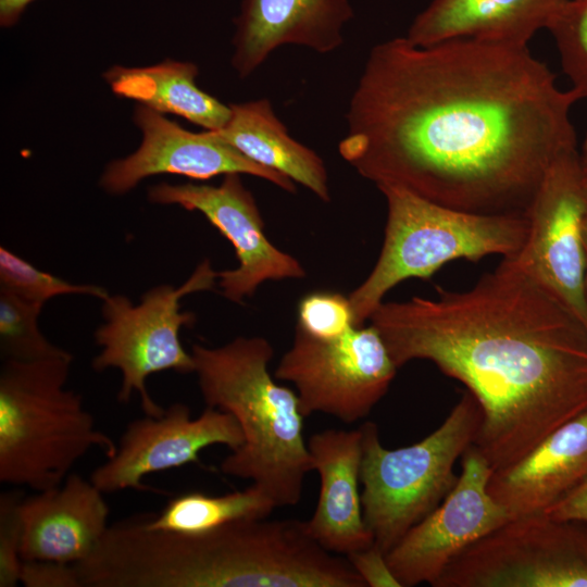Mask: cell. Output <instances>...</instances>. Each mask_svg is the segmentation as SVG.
<instances>
[{
  "instance_id": "1",
  "label": "cell",
  "mask_w": 587,
  "mask_h": 587,
  "mask_svg": "<svg viewBox=\"0 0 587 587\" xmlns=\"http://www.w3.org/2000/svg\"><path fill=\"white\" fill-rule=\"evenodd\" d=\"M578 100L528 46L395 37L370 50L338 151L376 187L469 213L526 214L549 166L577 149Z\"/></svg>"
},
{
  "instance_id": "2",
  "label": "cell",
  "mask_w": 587,
  "mask_h": 587,
  "mask_svg": "<svg viewBox=\"0 0 587 587\" xmlns=\"http://www.w3.org/2000/svg\"><path fill=\"white\" fill-rule=\"evenodd\" d=\"M369 320L398 369L426 360L466 387L492 471L587 410V327L509 259L466 290L383 301Z\"/></svg>"
},
{
  "instance_id": "3",
  "label": "cell",
  "mask_w": 587,
  "mask_h": 587,
  "mask_svg": "<svg viewBox=\"0 0 587 587\" xmlns=\"http://www.w3.org/2000/svg\"><path fill=\"white\" fill-rule=\"evenodd\" d=\"M95 587H367L305 521L246 519L195 533L116 522L86 562Z\"/></svg>"
},
{
  "instance_id": "4",
  "label": "cell",
  "mask_w": 587,
  "mask_h": 587,
  "mask_svg": "<svg viewBox=\"0 0 587 587\" xmlns=\"http://www.w3.org/2000/svg\"><path fill=\"white\" fill-rule=\"evenodd\" d=\"M205 407L230 413L243 444L221 471L262 488L276 508L298 504L313 471L297 392L268 371L274 350L260 336H239L220 347L193 344L190 351Z\"/></svg>"
},
{
  "instance_id": "5",
  "label": "cell",
  "mask_w": 587,
  "mask_h": 587,
  "mask_svg": "<svg viewBox=\"0 0 587 587\" xmlns=\"http://www.w3.org/2000/svg\"><path fill=\"white\" fill-rule=\"evenodd\" d=\"M73 357L3 360L0 369V482L41 491L60 486L91 448L117 445L96 428L83 397L65 385Z\"/></svg>"
},
{
  "instance_id": "6",
  "label": "cell",
  "mask_w": 587,
  "mask_h": 587,
  "mask_svg": "<svg viewBox=\"0 0 587 587\" xmlns=\"http://www.w3.org/2000/svg\"><path fill=\"white\" fill-rule=\"evenodd\" d=\"M387 204L385 237L367 277L348 296L363 326L385 295L409 278H429L454 260L515 255L525 242V214L485 215L444 207L395 186H379Z\"/></svg>"
},
{
  "instance_id": "7",
  "label": "cell",
  "mask_w": 587,
  "mask_h": 587,
  "mask_svg": "<svg viewBox=\"0 0 587 587\" xmlns=\"http://www.w3.org/2000/svg\"><path fill=\"white\" fill-rule=\"evenodd\" d=\"M480 422V408L466 391L437 429L407 447L387 449L375 423L360 426L363 517L384 553L454 487L459 478L454 464L474 444Z\"/></svg>"
},
{
  "instance_id": "8",
  "label": "cell",
  "mask_w": 587,
  "mask_h": 587,
  "mask_svg": "<svg viewBox=\"0 0 587 587\" xmlns=\"http://www.w3.org/2000/svg\"><path fill=\"white\" fill-rule=\"evenodd\" d=\"M217 277L218 272L204 259L179 287L158 285L146 291L137 304L123 295H109L102 300L104 322L95 332L101 350L91 366L97 372L120 370L118 402L127 403L136 392L145 415L163 414L165 409L148 392L147 378L163 371L195 372L192 355L182 345L179 332L183 326L193 325L196 315L182 311L180 299L212 290Z\"/></svg>"
},
{
  "instance_id": "9",
  "label": "cell",
  "mask_w": 587,
  "mask_h": 587,
  "mask_svg": "<svg viewBox=\"0 0 587 587\" xmlns=\"http://www.w3.org/2000/svg\"><path fill=\"white\" fill-rule=\"evenodd\" d=\"M397 370L372 324L330 340L314 338L297 326L274 377L294 384L304 417L320 412L350 424L371 413Z\"/></svg>"
},
{
  "instance_id": "10",
  "label": "cell",
  "mask_w": 587,
  "mask_h": 587,
  "mask_svg": "<svg viewBox=\"0 0 587 587\" xmlns=\"http://www.w3.org/2000/svg\"><path fill=\"white\" fill-rule=\"evenodd\" d=\"M525 215V242L515 255L503 259L559 299L587 327L583 243L587 189L577 149L562 153L549 166Z\"/></svg>"
},
{
  "instance_id": "11",
  "label": "cell",
  "mask_w": 587,
  "mask_h": 587,
  "mask_svg": "<svg viewBox=\"0 0 587 587\" xmlns=\"http://www.w3.org/2000/svg\"><path fill=\"white\" fill-rule=\"evenodd\" d=\"M148 199L200 212L232 243L238 265L218 272L216 284L223 297L232 302L242 303L266 280L305 276L296 258L267 239L258 204L240 174L224 175L217 186L160 183L149 187Z\"/></svg>"
},
{
  "instance_id": "12",
  "label": "cell",
  "mask_w": 587,
  "mask_h": 587,
  "mask_svg": "<svg viewBox=\"0 0 587 587\" xmlns=\"http://www.w3.org/2000/svg\"><path fill=\"white\" fill-rule=\"evenodd\" d=\"M492 472L484 455L470 446L451 491L386 553L401 587L434 586L455 557L511 520L487 490Z\"/></svg>"
},
{
  "instance_id": "13",
  "label": "cell",
  "mask_w": 587,
  "mask_h": 587,
  "mask_svg": "<svg viewBox=\"0 0 587 587\" xmlns=\"http://www.w3.org/2000/svg\"><path fill=\"white\" fill-rule=\"evenodd\" d=\"M242 444L241 428L230 413L205 407L192 419L187 404L175 402L158 417L145 415L128 423L114 455L89 479L103 494L153 490L142 483L147 475L199 463L201 450L213 445L233 451Z\"/></svg>"
},
{
  "instance_id": "14",
  "label": "cell",
  "mask_w": 587,
  "mask_h": 587,
  "mask_svg": "<svg viewBox=\"0 0 587 587\" xmlns=\"http://www.w3.org/2000/svg\"><path fill=\"white\" fill-rule=\"evenodd\" d=\"M133 118L142 140L135 152L107 164L99 183L108 193L124 195L142 179L159 174L197 180L246 174L270 182L284 191H297L296 183L288 176L248 159L214 130H187L142 104L135 107Z\"/></svg>"
},
{
  "instance_id": "15",
  "label": "cell",
  "mask_w": 587,
  "mask_h": 587,
  "mask_svg": "<svg viewBox=\"0 0 587 587\" xmlns=\"http://www.w3.org/2000/svg\"><path fill=\"white\" fill-rule=\"evenodd\" d=\"M353 16L349 0H241L230 64L247 78L283 46L330 53L344 43L345 26Z\"/></svg>"
},
{
  "instance_id": "16",
  "label": "cell",
  "mask_w": 587,
  "mask_h": 587,
  "mask_svg": "<svg viewBox=\"0 0 587 587\" xmlns=\"http://www.w3.org/2000/svg\"><path fill=\"white\" fill-rule=\"evenodd\" d=\"M109 515L103 492L90 479L68 474L60 486L23 498L21 558L76 564L95 550Z\"/></svg>"
},
{
  "instance_id": "17",
  "label": "cell",
  "mask_w": 587,
  "mask_h": 587,
  "mask_svg": "<svg viewBox=\"0 0 587 587\" xmlns=\"http://www.w3.org/2000/svg\"><path fill=\"white\" fill-rule=\"evenodd\" d=\"M320 492L307 529L324 549L348 555L374 545L364 522L360 485L362 430L325 429L307 441Z\"/></svg>"
},
{
  "instance_id": "18",
  "label": "cell",
  "mask_w": 587,
  "mask_h": 587,
  "mask_svg": "<svg viewBox=\"0 0 587 587\" xmlns=\"http://www.w3.org/2000/svg\"><path fill=\"white\" fill-rule=\"evenodd\" d=\"M587 477V410L517 462L494 471L487 490L511 519L544 513Z\"/></svg>"
},
{
  "instance_id": "19",
  "label": "cell",
  "mask_w": 587,
  "mask_h": 587,
  "mask_svg": "<svg viewBox=\"0 0 587 587\" xmlns=\"http://www.w3.org/2000/svg\"><path fill=\"white\" fill-rule=\"evenodd\" d=\"M567 0H430L405 38L429 46L454 38L528 46Z\"/></svg>"
},
{
  "instance_id": "20",
  "label": "cell",
  "mask_w": 587,
  "mask_h": 587,
  "mask_svg": "<svg viewBox=\"0 0 587 587\" xmlns=\"http://www.w3.org/2000/svg\"><path fill=\"white\" fill-rule=\"evenodd\" d=\"M216 134L253 162L279 172L324 202L330 201L327 168L311 148L292 138L266 98L229 104Z\"/></svg>"
},
{
  "instance_id": "21",
  "label": "cell",
  "mask_w": 587,
  "mask_h": 587,
  "mask_svg": "<svg viewBox=\"0 0 587 587\" xmlns=\"http://www.w3.org/2000/svg\"><path fill=\"white\" fill-rule=\"evenodd\" d=\"M198 74L195 63L167 59L142 67L114 65L103 78L118 97L178 115L205 130H218L227 123L230 108L197 86Z\"/></svg>"
},
{
  "instance_id": "22",
  "label": "cell",
  "mask_w": 587,
  "mask_h": 587,
  "mask_svg": "<svg viewBox=\"0 0 587 587\" xmlns=\"http://www.w3.org/2000/svg\"><path fill=\"white\" fill-rule=\"evenodd\" d=\"M274 509L276 505L270 496L250 484L243 490L221 496L199 491L180 494L171 498L159 514L142 516L152 529L195 533L238 520L268 517Z\"/></svg>"
},
{
  "instance_id": "23",
  "label": "cell",
  "mask_w": 587,
  "mask_h": 587,
  "mask_svg": "<svg viewBox=\"0 0 587 587\" xmlns=\"http://www.w3.org/2000/svg\"><path fill=\"white\" fill-rule=\"evenodd\" d=\"M43 304L0 287V354L3 360L36 361L73 357L41 333L38 317Z\"/></svg>"
},
{
  "instance_id": "24",
  "label": "cell",
  "mask_w": 587,
  "mask_h": 587,
  "mask_svg": "<svg viewBox=\"0 0 587 587\" xmlns=\"http://www.w3.org/2000/svg\"><path fill=\"white\" fill-rule=\"evenodd\" d=\"M0 287L13 294L45 304L53 297L84 295L104 300L110 294L101 286L72 284L42 272L5 247H0Z\"/></svg>"
},
{
  "instance_id": "25",
  "label": "cell",
  "mask_w": 587,
  "mask_h": 587,
  "mask_svg": "<svg viewBox=\"0 0 587 587\" xmlns=\"http://www.w3.org/2000/svg\"><path fill=\"white\" fill-rule=\"evenodd\" d=\"M572 89L587 99V0H567L547 28Z\"/></svg>"
},
{
  "instance_id": "26",
  "label": "cell",
  "mask_w": 587,
  "mask_h": 587,
  "mask_svg": "<svg viewBox=\"0 0 587 587\" xmlns=\"http://www.w3.org/2000/svg\"><path fill=\"white\" fill-rule=\"evenodd\" d=\"M297 326L322 340L341 337L357 327L349 297L336 291H314L304 296L298 304Z\"/></svg>"
},
{
  "instance_id": "27",
  "label": "cell",
  "mask_w": 587,
  "mask_h": 587,
  "mask_svg": "<svg viewBox=\"0 0 587 587\" xmlns=\"http://www.w3.org/2000/svg\"><path fill=\"white\" fill-rule=\"evenodd\" d=\"M22 494L10 490L0 495V587H15L20 583L23 524Z\"/></svg>"
},
{
  "instance_id": "28",
  "label": "cell",
  "mask_w": 587,
  "mask_h": 587,
  "mask_svg": "<svg viewBox=\"0 0 587 587\" xmlns=\"http://www.w3.org/2000/svg\"><path fill=\"white\" fill-rule=\"evenodd\" d=\"M20 583L25 587H83L74 564L51 560H23Z\"/></svg>"
},
{
  "instance_id": "29",
  "label": "cell",
  "mask_w": 587,
  "mask_h": 587,
  "mask_svg": "<svg viewBox=\"0 0 587 587\" xmlns=\"http://www.w3.org/2000/svg\"><path fill=\"white\" fill-rule=\"evenodd\" d=\"M346 558L367 587H401L388 565L386 553L377 546L372 545Z\"/></svg>"
},
{
  "instance_id": "30",
  "label": "cell",
  "mask_w": 587,
  "mask_h": 587,
  "mask_svg": "<svg viewBox=\"0 0 587 587\" xmlns=\"http://www.w3.org/2000/svg\"><path fill=\"white\" fill-rule=\"evenodd\" d=\"M544 514L557 520L587 522V477L545 511Z\"/></svg>"
},
{
  "instance_id": "31",
  "label": "cell",
  "mask_w": 587,
  "mask_h": 587,
  "mask_svg": "<svg viewBox=\"0 0 587 587\" xmlns=\"http://www.w3.org/2000/svg\"><path fill=\"white\" fill-rule=\"evenodd\" d=\"M35 0H0V25L9 28L14 26L26 8Z\"/></svg>"
},
{
  "instance_id": "32",
  "label": "cell",
  "mask_w": 587,
  "mask_h": 587,
  "mask_svg": "<svg viewBox=\"0 0 587 587\" xmlns=\"http://www.w3.org/2000/svg\"><path fill=\"white\" fill-rule=\"evenodd\" d=\"M579 168L583 177V182L587 189V135L582 145L580 152H578Z\"/></svg>"
},
{
  "instance_id": "33",
  "label": "cell",
  "mask_w": 587,
  "mask_h": 587,
  "mask_svg": "<svg viewBox=\"0 0 587 587\" xmlns=\"http://www.w3.org/2000/svg\"><path fill=\"white\" fill-rule=\"evenodd\" d=\"M583 243H584V249H585V254H586V262H587V215L584 220V224H583Z\"/></svg>"
}]
</instances>
